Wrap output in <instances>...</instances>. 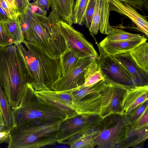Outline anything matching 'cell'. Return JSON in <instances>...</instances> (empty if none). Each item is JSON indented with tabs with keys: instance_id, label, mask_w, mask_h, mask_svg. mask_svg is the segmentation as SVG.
<instances>
[{
	"instance_id": "10",
	"label": "cell",
	"mask_w": 148,
	"mask_h": 148,
	"mask_svg": "<svg viewBox=\"0 0 148 148\" xmlns=\"http://www.w3.org/2000/svg\"><path fill=\"white\" fill-rule=\"evenodd\" d=\"M73 89L60 91L52 90L35 91L34 93L39 101L61 110L67 119L78 114L74 100Z\"/></svg>"
},
{
	"instance_id": "8",
	"label": "cell",
	"mask_w": 148,
	"mask_h": 148,
	"mask_svg": "<svg viewBox=\"0 0 148 148\" xmlns=\"http://www.w3.org/2000/svg\"><path fill=\"white\" fill-rule=\"evenodd\" d=\"M102 119L97 115L80 114L65 119L59 127L57 143L68 145L77 137L95 130Z\"/></svg>"
},
{
	"instance_id": "20",
	"label": "cell",
	"mask_w": 148,
	"mask_h": 148,
	"mask_svg": "<svg viewBox=\"0 0 148 148\" xmlns=\"http://www.w3.org/2000/svg\"><path fill=\"white\" fill-rule=\"evenodd\" d=\"M87 56L89 55L66 48L60 57L62 76L71 69L80 59Z\"/></svg>"
},
{
	"instance_id": "27",
	"label": "cell",
	"mask_w": 148,
	"mask_h": 148,
	"mask_svg": "<svg viewBox=\"0 0 148 148\" xmlns=\"http://www.w3.org/2000/svg\"><path fill=\"white\" fill-rule=\"evenodd\" d=\"M90 0H75L73 12V23L83 25L86 11Z\"/></svg>"
},
{
	"instance_id": "33",
	"label": "cell",
	"mask_w": 148,
	"mask_h": 148,
	"mask_svg": "<svg viewBox=\"0 0 148 148\" xmlns=\"http://www.w3.org/2000/svg\"><path fill=\"white\" fill-rule=\"evenodd\" d=\"M12 44V40L7 33L3 22L0 20V46L4 47Z\"/></svg>"
},
{
	"instance_id": "32",
	"label": "cell",
	"mask_w": 148,
	"mask_h": 148,
	"mask_svg": "<svg viewBox=\"0 0 148 148\" xmlns=\"http://www.w3.org/2000/svg\"><path fill=\"white\" fill-rule=\"evenodd\" d=\"M0 6L11 19H16L20 15L7 0H0Z\"/></svg>"
},
{
	"instance_id": "9",
	"label": "cell",
	"mask_w": 148,
	"mask_h": 148,
	"mask_svg": "<svg viewBox=\"0 0 148 148\" xmlns=\"http://www.w3.org/2000/svg\"><path fill=\"white\" fill-rule=\"evenodd\" d=\"M99 55L97 59L103 78L107 83L132 88L136 86L131 75L125 67L113 56L105 53L96 41Z\"/></svg>"
},
{
	"instance_id": "16",
	"label": "cell",
	"mask_w": 148,
	"mask_h": 148,
	"mask_svg": "<svg viewBox=\"0 0 148 148\" xmlns=\"http://www.w3.org/2000/svg\"><path fill=\"white\" fill-rule=\"evenodd\" d=\"M113 56L128 72L136 86L148 85V71L137 64L129 52Z\"/></svg>"
},
{
	"instance_id": "14",
	"label": "cell",
	"mask_w": 148,
	"mask_h": 148,
	"mask_svg": "<svg viewBox=\"0 0 148 148\" xmlns=\"http://www.w3.org/2000/svg\"><path fill=\"white\" fill-rule=\"evenodd\" d=\"M147 40L143 36L127 40L117 41L109 40L105 38L99 45L105 53L113 56L129 52Z\"/></svg>"
},
{
	"instance_id": "4",
	"label": "cell",
	"mask_w": 148,
	"mask_h": 148,
	"mask_svg": "<svg viewBox=\"0 0 148 148\" xmlns=\"http://www.w3.org/2000/svg\"><path fill=\"white\" fill-rule=\"evenodd\" d=\"M34 91L32 84L29 83L19 106L12 110L13 127L53 123L66 119L61 110L39 101Z\"/></svg>"
},
{
	"instance_id": "36",
	"label": "cell",
	"mask_w": 148,
	"mask_h": 148,
	"mask_svg": "<svg viewBox=\"0 0 148 148\" xmlns=\"http://www.w3.org/2000/svg\"><path fill=\"white\" fill-rule=\"evenodd\" d=\"M10 129H5L0 130V144L8 143L10 139Z\"/></svg>"
},
{
	"instance_id": "29",
	"label": "cell",
	"mask_w": 148,
	"mask_h": 148,
	"mask_svg": "<svg viewBox=\"0 0 148 148\" xmlns=\"http://www.w3.org/2000/svg\"><path fill=\"white\" fill-rule=\"evenodd\" d=\"M148 126V106L141 115L131 125V129H138Z\"/></svg>"
},
{
	"instance_id": "6",
	"label": "cell",
	"mask_w": 148,
	"mask_h": 148,
	"mask_svg": "<svg viewBox=\"0 0 148 148\" xmlns=\"http://www.w3.org/2000/svg\"><path fill=\"white\" fill-rule=\"evenodd\" d=\"M65 120V119H64ZM19 125L10 129L8 148H38L57 143L58 132L61 122Z\"/></svg>"
},
{
	"instance_id": "12",
	"label": "cell",
	"mask_w": 148,
	"mask_h": 148,
	"mask_svg": "<svg viewBox=\"0 0 148 148\" xmlns=\"http://www.w3.org/2000/svg\"><path fill=\"white\" fill-rule=\"evenodd\" d=\"M59 22L66 49L81 52L97 59L98 58L99 56L92 45L86 40L83 34L60 18Z\"/></svg>"
},
{
	"instance_id": "38",
	"label": "cell",
	"mask_w": 148,
	"mask_h": 148,
	"mask_svg": "<svg viewBox=\"0 0 148 148\" xmlns=\"http://www.w3.org/2000/svg\"><path fill=\"white\" fill-rule=\"evenodd\" d=\"M125 2L130 5L136 7L137 5L142 4L140 0H119Z\"/></svg>"
},
{
	"instance_id": "37",
	"label": "cell",
	"mask_w": 148,
	"mask_h": 148,
	"mask_svg": "<svg viewBox=\"0 0 148 148\" xmlns=\"http://www.w3.org/2000/svg\"><path fill=\"white\" fill-rule=\"evenodd\" d=\"M11 19L8 16L4 10L0 6V20L3 23Z\"/></svg>"
},
{
	"instance_id": "5",
	"label": "cell",
	"mask_w": 148,
	"mask_h": 148,
	"mask_svg": "<svg viewBox=\"0 0 148 148\" xmlns=\"http://www.w3.org/2000/svg\"><path fill=\"white\" fill-rule=\"evenodd\" d=\"M131 88L108 83L103 90L87 95L76 104L78 114L95 115L103 118L123 113L122 100L127 90Z\"/></svg>"
},
{
	"instance_id": "1",
	"label": "cell",
	"mask_w": 148,
	"mask_h": 148,
	"mask_svg": "<svg viewBox=\"0 0 148 148\" xmlns=\"http://www.w3.org/2000/svg\"><path fill=\"white\" fill-rule=\"evenodd\" d=\"M30 9L19 15L24 39L36 45L51 56L60 57L66 50V45L59 17L52 11L47 17L31 12Z\"/></svg>"
},
{
	"instance_id": "39",
	"label": "cell",
	"mask_w": 148,
	"mask_h": 148,
	"mask_svg": "<svg viewBox=\"0 0 148 148\" xmlns=\"http://www.w3.org/2000/svg\"><path fill=\"white\" fill-rule=\"evenodd\" d=\"M5 129H6L5 127L4 122L0 107V130Z\"/></svg>"
},
{
	"instance_id": "18",
	"label": "cell",
	"mask_w": 148,
	"mask_h": 148,
	"mask_svg": "<svg viewBox=\"0 0 148 148\" xmlns=\"http://www.w3.org/2000/svg\"><path fill=\"white\" fill-rule=\"evenodd\" d=\"M51 11L62 20L72 25L75 0H50Z\"/></svg>"
},
{
	"instance_id": "26",
	"label": "cell",
	"mask_w": 148,
	"mask_h": 148,
	"mask_svg": "<svg viewBox=\"0 0 148 148\" xmlns=\"http://www.w3.org/2000/svg\"><path fill=\"white\" fill-rule=\"evenodd\" d=\"M95 130L81 135L71 141L68 144L71 148H92L95 146Z\"/></svg>"
},
{
	"instance_id": "31",
	"label": "cell",
	"mask_w": 148,
	"mask_h": 148,
	"mask_svg": "<svg viewBox=\"0 0 148 148\" xmlns=\"http://www.w3.org/2000/svg\"><path fill=\"white\" fill-rule=\"evenodd\" d=\"M147 106H148V100L138 106L128 115L131 125L141 115Z\"/></svg>"
},
{
	"instance_id": "25",
	"label": "cell",
	"mask_w": 148,
	"mask_h": 148,
	"mask_svg": "<svg viewBox=\"0 0 148 148\" xmlns=\"http://www.w3.org/2000/svg\"><path fill=\"white\" fill-rule=\"evenodd\" d=\"M0 107L7 129L13 126V111L2 87L0 85Z\"/></svg>"
},
{
	"instance_id": "28",
	"label": "cell",
	"mask_w": 148,
	"mask_h": 148,
	"mask_svg": "<svg viewBox=\"0 0 148 148\" xmlns=\"http://www.w3.org/2000/svg\"><path fill=\"white\" fill-rule=\"evenodd\" d=\"M107 35L106 38L108 40L112 41L127 40L141 36L140 34L130 33L113 27Z\"/></svg>"
},
{
	"instance_id": "21",
	"label": "cell",
	"mask_w": 148,
	"mask_h": 148,
	"mask_svg": "<svg viewBox=\"0 0 148 148\" xmlns=\"http://www.w3.org/2000/svg\"><path fill=\"white\" fill-rule=\"evenodd\" d=\"M3 23L13 44L23 42L24 39L19 16L16 19H10Z\"/></svg>"
},
{
	"instance_id": "30",
	"label": "cell",
	"mask_w": 148,
	"mask_h": 148,
	"mask_svg": "<svg viewBox=\"0 0 148 148\" xmlns=\"http://www.w3.org/2000/svg\"><path fill=\"white\" fill-rule=\"evenodd\" d=\"M97 0H90L84 17V23L89 29L90 27L95 10Z\"/></svg>"
},
{
	"instance_id": "19",
	"label": "cell",
	"mask_w": 148,
	"mask_h": 148,
	"mask_svg": "<svg viewBox=\"0 0 148 148\" xmlns=\"http://www.w3.org/2000/svg\"><path fill=\"white\" fill-rule=\"evenodd\" d=\"M148 127L138 129L130 128L126 138L117 146L118 148H137L148 138Z\"/></svg>"
},
{
	"instance_id": "3",
	"label": "cell",
	"mask_w": 148,
	"mask_h": 148,
	"mask_svg": "<svg viewBox=\"0 0 148 148\" xmlns=\"http://www.w3.org/2000/svg\"><path fill=\"white\" fill-rule=\"evenodd\" d=\"M29 83L16 45L0 46V85L12 110L19 106Z\"/></svg>"
},
{
	"instance_id": "7",
	"label": "cell",
	"mask_w": 148,
	"mask_h": 148,
	"mask_svg": "<svg viewBox=\"0 0 148 148\" xmlns=\"http://www.w3.org/2000/svg\"><path fill=\"white\" fill-rule=\"evenodd\" d=\"M131 124L124 113L113 114L103 118L95 130V146L101 148H117L127 138Z\"/></svg>"
},
{
	"instance_id": "35",
	"label": "cell",
	"mask_w": 148,
	"mask_h": 148,
	"mask_svg": "<svg viewBox=\"0 0 148 148\" xmlns=\"http://www.w3.org/2000/svg\"><path fill=\"white\" fill-rule=\"evenodd\" d=\"M35 3L42 14L46 15L51 7L50 0H36Z\"/></svg>"
},
{
	"instance_id": "24",
	"label": "cell",
	"mask_w": 148,
	"mask_h": 148,
	"mask_svg": "<svg viewBox=\"0 0 148 148\" xmlns=\"http://www.w3.org/2000/svg\"><path fill=\"white\" fill-rule=\"evenodd\" d=\"M133 59L140 67L148 71V43L145 42L129 52Z\"/></svg>"
},
{
	"instance_id": "2",
	"label": "cell",
	"mask_w": 148,
	"mask_h": 148,
	"mask_svg": "<svg viewBox=\"0 0 148 148\" xmlns=\"http://www.w3.org/2000/svg\"><path fill=\"white\" fill-rule=\"evenodd\" d=\"M15 45L35 91L52 90L53 84L62 76L60 58L51 56L25 39Z\"/></svg>"
},
{
	"instance_id": "40",
	"label": "cell",
	"mask_w": 148,
	"mask_h": 148,
	"mask_svg": "<svg viewBox=\"0 0 148 148\" xmlns=\"http://www.w3.org/2000/svg\"><path fill=\"white\" fill-rule=\"evenodd\" d=\"M10 4L17 11L16 7V6L14 0H7Z\"/></svg>"
},
{
	"instance_id": "17",
	"label": "cell",
	"mask_w": 148,
	"mask_h": 148,
	"mask_svg": "<svg viewBox=\"0 0 148 148\" xmlns=\"http://www.w3.org/2000/svg\"><path fill=\"white\" fill-rule=\"evenodd\" d=\"M148 99V85L135 86L127 90L123 97V112L129 115L139 105Z\"/></svg>"
},
{
	"instance_id": "23",
	"label": "cell",
	"mask_w": 148,
	"mask_h": 148,
	"mask_svg": "<svg viewBox=\"0 0 148 148\" xmlns=\"http://www.w3.org/2000/svg\"><path fill=\"white\" fill-rule=\"evenodd\" d=\"M108 84L103 79L91 86H84L82 85L73 89L72 93L75 105L87 95L103 90Z\"/></svg>"
},
{
	"instance_id": "15",
	"label": "cell",
	"mask_w": 148,
	"mask_h": 148,
	"mask_svg": "<svg viewBox=\"0 0 148 148\" xmlns=\"http://www.w3.org/2000/svg\"><path fill=\"white\" fill-rule=\"evenodd\" d=\"M110 11H113L129 17L138 29L148 36L147 20L138 13L131 5L119 0H109Z\"/></svg>"
},
{
	"instance_id": "13",
	"label": "cell",
	"mask_w": 148,
	"mask_h": 148,
	"mask_svg": "<svg viewBox=\"0 0 148 148\" xmlns=\"http://www.w3.org/2000/svg\"><path fill=\"white\" fill-rule=\"evenodd\" d=\"M109 0H97L92 22L88 29L92 36L99 31L107 35L112 27L109 22Z\"/></svg>"
},
{
	"instance_id": "22",
	"label": "cell",
	"mask_w": 148,
	"mask_h": 148,
	"mask_svg": "<svg viewBox=\"0 0 148 148\" xmlns=\"http://www.w3.org/2000/svg\"><path fill=\"white\" fill-rule=\"evenodd\" d=\"M84 75V81L82 86H84L92 85L103 79L96 58H94L86 67Z\"/></svg>"
},
{
	"instance_id": "34",
	"label": "cell",
	"mask_w": 148,
	"mask_h": 148,
	"mask_svg": "<svg viewBox=\"0 0 148 148\" xmlns=\"http://www.w3.org/2000/svg\"><path fill=\"white\" fill-rule=\"evenodd\" d=\"M16 9L20 14L24 13L30 8L29 0H14Z\"/></svg>"
},
{
	"instance_id": "11",
	"label": "cell",
	"mask_w": 148,
	"mask_h": 148,
	"mask_svg": "<svg viewBox=\"0 0 148 148\" xmlns=\"http://www.w3.org/2000/svg\"><path fill=\"white\" fill-rule=\"evenodd\" d=\"M94 58L87 56L80 59L71 69L53 84L52 90L60 91L71 90L83 85L85 70Z\"/></svg>"
}]
</instances>
